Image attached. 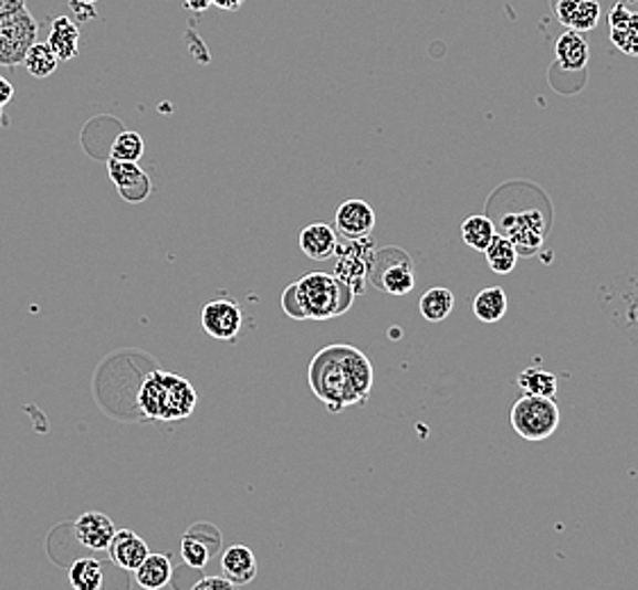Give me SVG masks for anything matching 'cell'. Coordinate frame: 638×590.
I'll return each instance as SVG.
<instances>
[{
  "label": "cell",
  "instance_id": "cell-1",
  "mask_svg": "<svg viewBox=\"0 0 638 590\" xmlns=\"http://www.w3.org/2000/svg\"><path fill=\"white\" fill-rule=\"evenodd\" d=\"M307 379L314 396L332 413H342L348 407L368 402L375 370L359 348L334 344L314 355Z\"/></svg>",
  "mask_w": 638,
  "mask_h": 590
},
{
  "label": "cell",
  "instance_id": "cell-2",
  "mask_svg": "<svg viewBox=\"0 0 638 590\" xmlns=\"http://www.w3.org/2000/svg\"><path fill=\"white\" fill-rule=\"evenodd\" d=\"M355 293L332 273H307L282 295L284 312L295 320H330L344 316Z\"/></svg>",
  "mask_w": 638,
  "mask_h": 590
},
{
  "label": "cell",
  "instance_id": "cell-3",
  "mask_svg": "<svg viewBox=\"0 0 638 590\" xmlns=\"http://www.w3.org/2000/svg\"><path fill=\"white\" fill-rule=\"evenodd\" d=\"M196 404L198 393L189 379L166 370L148 372L137 393L139 411L150 420H161V423L189 418Z\"/></svg>",
  "mask_w": 638,
  "mask_h": 590
},
{
  "label": "cell",
  "instance_id": "cell-4",
  "mask_svg": "<svg viewBox=\"0 0 638 590\" xmlns=\"http://www.w3.org/2000/svg\"><path fill=\"white\" fill-rule=\"evenodd\" d=\"M509 423L525 441H545L562 425V411L552 398L525 396L509 411Z\"/></svg>",
  "mask_w": 638,
  "mask_h": 590
},
{
  "label": "cell",
  "instance_id": "cell-5",
  "mask_svg": "<svg viewBox=\"0 0 638 590\" xmlns=\"http://www.w3.org/2000/svg\"><path fill=\"white\" fill-rule=\"evenodd\" d=\"M36 34L39 23L28 8L12 14H0V66L23 64Z\"/></svg>",
  "mask_w": 638,
  "mask_h": 590
},
{
  "label": "cell",
  "instance_id": "cell-6",
  "mask_svg": "<svg viewBox=\"0 0 638 590\" xmlns=\"http://www.w3.org/2000/svg\"><path fill=\"white\" fill-rule=\"evenodd\" d=\"M368 277L377 288L391 295H407L416 286L414 264L407 252L398 247L379 250L377 255H373Z\"/></svg>",
  "mask_w": 638,
  "mask_h": 590
},
{
  "label": "cell",
  "instance_id": "cell-7",
  "mask_svg": "<svg viewBox=\"0 0 638 590\" xmlns=\"http://www.w3.org/2000/svg\"><path fill=\"white\" fill-rule=\"evenodd\" d=\"M202 329L217 341H237L243 327V312L230 298H217L202 307Z\"/></svg>",
  "mask_w": 638,
  "mask_h": 590
},
{
  "label": "cell",
  "instance_id": "cell-8",
  "mask_svg": "<svg viewBox=\"0 0 638 590\" xmlns=\"http://www.w3.org/2000/svg\"><path fill=\"white\" fill-rule=\"evenodd\" d=\"M107 173H109L118 196L125 202L137 204V202H144L153 193V182L137 161H118V159L109 157Z\"/></svg>",
  "mask_w": 638,
  "mask_h": 590
},
{
  "label": "cell",
  "instance_id": "cell-9",
  "mask_svg": "<svg viewBox=\"0 0 638 590\" xmlns=\"http://www.w3.org/2000/svg\"><path fill=\"white\" fill-rule=\"evenodd\" d=\"M368 236L364 239H353V243L348 247H342L338 245L336 252L342 257H338V266H336V277L342 280L355 295L364 293V284H366V277H368V271H370V262H373V255L364 257V243H366Z\"/></svg>",
  "mask_w": 638,
  "mask_h": 590
},
{
  "label": "cell",
  "instance_id": "cell-10",
  "mask_svg": "<svg viewBox=\"0 0 638 590\" xmlns=\"http://www.w3.org/2000/svg\"><path fill=\"white\" fill-rule=\"evenodd\" d=\"M336 230L346 239H364L375 228V212L366 200H346L338 204L334 217Z\"/></svg>",
  "mask_w": 638,
  "mask_h": 590
},
{
  "label": "cell",
  "instance_id": "cell-11",
  "mask_svg": "<svg viewBox=\"0 0 638 590\" xmlns=\"http://www.w3.org/2000/svg\"><path fill=\"white\" fill-rule=\"evenodd\" d=\"M73 534L82 547H87V550H94V552H103L107 550L116 534V525L112 523L109 516L101 512H87L75 520Z\"/></svg>",
  "mask_w": 638,
  "mask_h": 590
},
{
  "label": "cell",
  "instance_id": "cell-12",
  "mask_svg": "<svg viewBox=\"0 0 638 590\" xmlns=\"http://www.w3.org/2000/svg\"><path fill=\"white\" fill-rule=\"evenodd\" d=\"M609 34L618 51L638 57V10L629 3H616L609 12Z\"/></svg>",
  "mask_w": 638,
  "mask_h": 590
},
{
  "label": "cell",
  "instance_id": "cell-13",
  "mask_svg": "<svg viewBox=\"0 0 638 590\" xmlns=\"http://www.w3.org/2000/svg\"><path fill=\"white\" fill-rule=\"evenodd\" d=\"M107 550H109L112 561H114L118 568L133 570V572H135V570L144 563V559L150 555L148 542H146L139 534H135L133 529H116V534H114V538H112Z\"/></svg>",
  "mask_w": 638,
  "mask_h": 590
},
{
  "label": "cell",
  "instance_id": "cell-14",
  "mask_svg": "<svg viewBox=\"0 0 638 590\" xmlns=\"http://www.w3.org/2000/svg\"><path fill=\"white\" fill-rule=\"evenodd\" d=\"M504 232H506L504 236L516 245L519 255H523V252H534L543 243V217L538 212L516 214L504 221Z\"/></svg>",
  "mask_w": 638,
  "mask_h": 590
},
{
  "label": "cell",
  "instance_id": "cell-15",
  "mask_svg": "<svg viewBox=\"0 0 638 590\" xmlns=\"http://www.w3.org/2000/svg\"><path fill=\"white\" fill-rule=\"evenodd\" d=\"M555 12L559 21L575 32H588L600 21L598 0H555Z\"/></svg>",
  "mask_w": 638,
  "mask_h": 590
},
{
  "label": "cell",
  "instance_id": "cell-16",
  "mask_svg": "<svg viewBox=\"0 0 638 590\" xmlns=\"http://www.w3.org/2000/svg\"><path fill=\"white\" fill-rule=\"evenodd\" d=\"M221 572L234 586H245L258 577V557L248 545H230L221 557Z\"/></svg>",
  "mask_w": 638,
  "mask_h": 590
},
{
  "label": "cell",
  "instance_id": "cell-17",
  "mask_svg": "<svg viewBox=\"0 0 638 590\" xmlns=\"http://www.w3.org/2000/svg\"><path fill=\"white\" fill-rule=\"evenodd\" d=\"M338 236L325 223H312L301 232V250L314 262H325L336 255Z\"/></svg>",
  "mask_w": 638,
  "mask_h": 590
},
{
  "label": "cell",
  "instance_id": "cell-18",
  "mask_svg": "<svg viewBox=\"0 0 638 590\" xmlns=\"http://www.w3.org/2000/svg\"><path fill=\"white\" fill-rule=\"evenodd\" d=\"M555 55H557L559 66H564L566 71H582L588 64V55H590L586 36L575 30L564 32L555 44Z\"/></svg>",
  "mask_w": 638,
  "mask_h": 590
},
{
  "label": "cell",
  "instance_id": "cell-19",
  "mask_svg": "<svg viewBox=\"0 0 638 590\" xmlns=\"http://www.w3.org/2000/svg\"><path fill=\"white\" fill-rule=\"evenodd\" d=\"M49 46L57 55V60L69 62L77 55L80 51V30L69 17H57L53 19L51 25V36H49Z\"/></svg>",
  "mask_w": 638,
  "mask_h": 590
},
{
  "label": "cell",
  "instance_id": "cell-20",
  "mask_svg": "<svg viewBox=\"0 0 638 590\" xmlns=\"http://www.w3.org/2000/svg\"><path fill=\"white\" fill-rule=\"evenodd\" d=\"M471 307H473V314L478 320L489 323V325L500 323L509 309L506 291L502 286H487L475 295Z\"/></svg>",
  "mask_w": 638,
  "mask_h": 590
},
{
  "label": "cell",
  "instance_id": "cell-21",
  "mask_svg": "<svg viewBox=\"0 0 638 590\" xmlns=\"http://www.w3.org/2000/svg\"><path fill=\"white\" fill-rule=\"evenodd\" d=\"M135 575L144 590H161L174 579V563L166 555H148Z\"/></svg>",
  "mask_w": 638,
  "mask_h": 590
},
{
  "label": "cell",
  "instance_id": "cell-22",
  "mask_svg": "<svg viewBox=\"0 0 638 590\" xmlns=\"http://www.w3.org/2000/svg\"><path fill=\"white\" fill-rule=\"evenodd\" d=\"M519 387L525 396L555 400V396L559 391V379L555 372L534 366V368H527L519 375Z\"/></svg>",
  "mask_w": 638,
  "mask_h": 590
},
{
  "label": "cell",
  "instance_id": "cell-23",
  "mask_svg": "<svg viewBox=\"0 0 638 590\" xmlns=\"http://www.w3.org/2000/svg\"><path fill=\"white\" fill-rule=\"evenodd\" d=\"M420 316L430 323H441L446 320L452 309H454V293L443 286H435L430 291L422 293V298L418 303Z\"/></svg>",
  "mask_w": 638,
  "mask_h": 590
},
{
  "label": "cell",
  "instance_id": "cell-24",
  "mask_svg": "<svg viewBox=\"0 0 638 590\" xmlns=\"http://www.w3.org/2000/svg\"><path fill=\"white\" fill-rule=\"evenodd\" d=\"M484 255H487V264L493 273L498 275H509L516 264H519V250L516 245L509 241L504 234H495V239L491 241V245L484 250Z\"/></svg>",
  "mask_w": 638,
  "mask_h": 590
},
{
  "label": "cell",
  "instance_id": "cell-25",
  "mask_svg": "<svg viewBox=\"0 0 638 590\" xmlns=\"http://www.w3.org/2000/svg\"><path fill=\"white\" fill-rule=\"evenodd\" d=\"M105 579L103 563L96 559H77L69 568V583L73 590H101Z\"/></svg>",
  "mask_w": 638,
  "mask_h": 590
},
{
  "label": "cell",
  "instance_id": "cell-26",
  "mask_svg": "<svg viewBox=\"0 0 638 590\" xmlns=\"http://www.w3.org/2000/svg\"><path fill=\"white\" fill-rule=\"evenodd\" d=\"M495 225H493V221L491 219H487V217H468L466 221H463V225H461V239H463V243L468 245V247H473V250H478V252H484L489 245H491V241L495 239Z\"/></svg>",
  "mask_w": 638,
  "mask_h": 590
},
{
  "label": "cell",
  "instance_id": "cell-27",
  "mask_svg": "<svg viewBox=\"0 0 638 590\" xmlns=\"http://www.w3.org/2000/svg\"><path fill=\"white\" fill-rule=\"evenodd\" d=\"M25 69L30 71L32 77H39V80H44V77H51L55 71H57V55L53 53V49L49 44H39V41H34V44L30 46L25 60H23Z\"/></svg>",
  "mask_w": 638,
  "mask_h": 590
},
{
  "label": "cell",
  "instance_id": "cell-28",
  "mask_svg": "<svg viewBox=\"0 0 638 590\" xmlns=\"http://www.w3.org/2000/svg\"><path fill=\"white\" fill-rule=\"evenodd\" d=\"M146 152V144H144V137L139 133H133V130H123L114 144H112V150H109V157L112 159H118V161H142Z\"/></svg>",
  "mask_w": 638,
  "mask_h": 590
},
{
  "label": "cell",
  "instance_id": "cell-29",
  "mask_svg": "<svg viewBox=\"0 0 638 590\" xmlns=\"http://www.w3.org/2000/svg\"><path fill=\"white\" fill-rule=\"evenodd\" d=\"M180 555H182V559H185V563L189 566V568H205L207 563H209V557L215 555V550H209L207 547V542L205 540H200L194 531L191 534H187L185 538H182V542H180Z\"/></svg>",
  "mask_w": 638,
  "mask_h": 590
},
{
  "label": "cell",
  "instance_id": "cell-30",
  "mask_svg": "<svg viewBox=\"0 0 638 590\" xmlns=\"http://www.w3.org/2000/svg\"><path fill=\"white\" fill-rule=\"evenodd\" d=\"M191 590H237V586L226 577H202Z\"/></svg>",
  "mask_w": 638,
  "mask_h": 590
},
{
  "label": "cell",
  "instance_id": "cell-31",
  "mask_svg": "<svg viewBox=\"0 0 638 590\" xmlns=\"http://www.w3.org/2000/svg\"><path fill=\"white\" fill-rule=\"evenodd\" d=\"M12 98H14L12 82H8L3 75H0V109H3L8 103H12Z\"/></svg>",
  "mask_w": 638,
  "mask_h": 590
},
{
  "label": "cell",
  "instance_id": "cell-32",
  "mask_svg": "<svg viewBox=\"0 0 638 590\" xmlns=\"http://www.w3.org/2000/svg\"><path fill=\"white\" fill-rule=\"evenodd\" d=\"M25 8V0H0V14H12Z\"/></svg>",
  "mask_w": 638,
  "mask_h": 590
},
{
  "label": "cell",
  "instance_id": "cell-33",
  "mask_svg": "<svg viewBox=\"0 0 638 590\" xmlns=\"http://www.w3.org/2000/svg\"><path fill=\"white\" fill-rule=\"evenodd\" d=\"M185 8L191 10L194 14H202L211 8V0H185Z\"/></svg>",
  "mask_w": 638,
  "mask_h": 590
},
{
  "label": "cell",
  "instance_id": "cell-34",
  "mask_svg": "<svg viewBox=\"0 0 638 590\" xmlns=\"http://www.w3.org/2000/svg\"><path fill=\"white\" fill-rule=\"evenodd\" d=\"M211 6H217L226 12H237L243 6V0H211Z\"/></svg>",
  "mask_w": 638,
  "mask_h": 590
}]
</instances>
